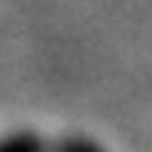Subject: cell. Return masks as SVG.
Returning a JSON list of instances; mask_svg holds the SVG:
<instances>
[{
	"label": "cell",
	"instance_id": "obj_1",
	"mask_svg": "<svg viewBox=\"0 0 152 152\" xmlns=\"http://www.w3.org/2000/svg\"><path fill=\"white\" fill-rule=\"evenodd\" d=\"M0 152H49V136H42L39 129H29V126L7 129L0 133Z\"/></svg>",
	"mask_w": 152,
	"mask_h": 152
},
{
	"label": "cell",
	"instance_id": "obj_2",
	"mask_svg": "<svg viewBox=\"0 0 152 152\" xmlns=\"http://www.w3.org/2000/svg\"><path fill=\"white\" fill-rule=\"evenodd\" d=\"M49 152H107L97 139L91 136H81V133H71V136H55L49 139Z\"/></svg>",
	"mask_w": 152,
	"mask_h": 152
}]
</instances>
